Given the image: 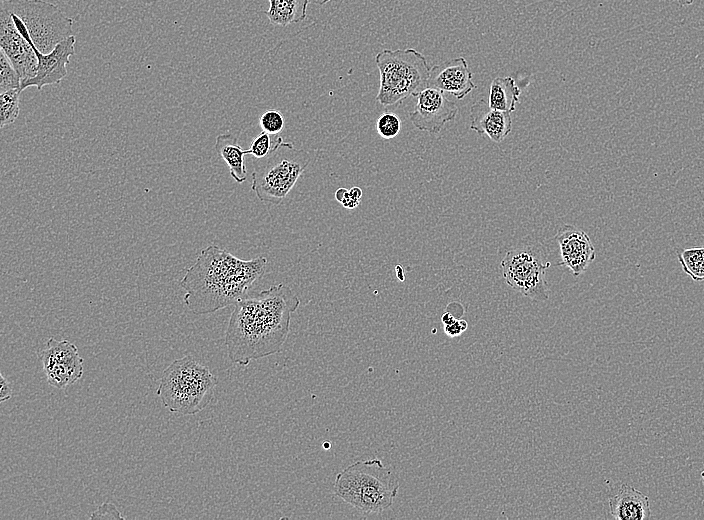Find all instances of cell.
<instances>
[{"label":"cell","mask_w":704,"mask_h":520,"mask_svg":"<svg viewBox=\"0 0 704 520\" xmlns=\"http://www.w3.org/2000/svg\"><path fill=\"white\" fill-rule=\"evenodd\" d=\"M20 88L7 90L0 93V125L3 128L16 121L20 111Z\"/></svg>","instance_id":"22"},{"label":"cell","mask_w":704,"mask_h":520,"mask_svg":"<svg viewBox=\"0 0 704 520\" xmlns=\"http://www.w3.org/2000/svg\"><path fill=\"white\" fill-rule=\"evenodd\" d=\"M39 358L48 384L57 389L74 384L83 375V359L77 346L68 340L49 338Z\"/></svg>","instance_id":"9"},{"label":"cell","mask_w":704,"mask_h":520,"mask_svg":"<svg viewBox=\"0 0 704 520\" xmlns=\"http://www.w3.org/2000/svg\"><path fill=\"white\" fill-rule=\"evenodd\" d=\"M120 511L113 503L105 502L98 506L92 513L90 519H124Z\"/></svg>","instance_id":"26"},{"label":"cell","mask_w":704,"mask_h":520,"mask_svg":"<svg viewBox=\"0 0 704 520\" xmlns=\"http://www.w3.org/2000/svg\"><path fill=\"white\" fill-rule=\"evenodd\" d=\"M0 46L21 78V85L37 72L38 59L34 45L17 30L11 13L0 9Z\"/></svg>","instance_id":"10"},{"label":"cell","mask_w":704,"mask_h":520,"mask_svg":"<svg viewBox=\"0 0 704 520\" xmlns=\"http://www.w3.org/2000/svg\"><path fill=\"white\" fill-rule=\"evenodd\" d=\"M349 193L353 198H355L357 200H360L362 197V189L357 186H354L351 189H349Z\"/></svg>","instance_id":"30"},{"label":"cell","mask_w":704,"mask_h":520,"mask_svg":"<svg viewBox=\"0 0 704 520\" xmlns=\"http://www.w3.org/2000/svg\"><path fill=\"white\" fill-rule=\"evenodd\" d=\"M682 270L694 281H704V247H690L676 252Z\"/></svg>","instance_id":"20"},{"label":"cell","mask_w":704,"mask_h":520,"mask_svg":"<svg viewBox=\"0 0 704 520\" xmlns=\"http://www.w3.org/2000/svg\"><path fill=\"white\" fill-rule=\"evenodd\" d=\"M259 125L262 131L271 134H280L284 129L285 120L280 111L267 110L261 115Z\"/></svg>","instance_id":"25"},{"label":"cell","mask_w":704,"mask_h":520,"mask_svg":"<svg viewBox=\"0 0 704 520\" xmlns=\"http://www.w3.org/2000/svg\"><path fill=\"white\" fill-rule=\"evenodd\" d=\"M401 129L399 117L392 112H384L376 120V131L383 139L396 137Z\"/></svg>","instance_id":"24"},{"label":"cell","mask_w":704,"mask_h":520,"mask_svg":"<svg viewBox=\"0 0 704 520\" xmlns=\"http://www.w3.org/2000/svg\"><path fill=\"white\" fill-rule=\"evenodd\" d=\"M1 387H0V402H4L6 400H9L12 396V388L11 384L8 382V380L5 378V376L1 373Z\"/></svg>","instance_id":"29"},{"label":"cell","mask_w":704,"mask_h":520,"mask_svg":"<svg viewBox=\"0 0 704 520\" xmlns=\"http://www.w3.org/2000/svg\"><path fill=\"white\" fill-rule=\"evenodd\" d=\"M251 190L267 205H279L311 162L310 154L285 142L273 154L257 159Z\"/></svg>","instance_id":"6"},{"label":"cell","mask_w":704,"mask_h":520,"mask_svg":"<svg viewBox=\"0 0 704 520\" xmlns=\"http://www.w3.org/2000/svg\"><path fill=\"white\" fill-rule=\"evenodd\" d=\"M335 199L347 209H354L360 204V200L353 198L346 188L337 189Z\"/></svg>","instance_id":"27"},{"label":"cell","mask_w":704,"mask_h":520,"mask_svg":"<svg viewBox=\"0 0 704 520\" xmlns=\"http://www.w3.org/2000/svg\"><path fill=\"white\" fill-rule=\"evenodd\" d=\"M375 62L380 74L376 100L384 107H395L428 87L431 68L426 57L413 48L384 49Z\"/></svg>","instance_id":"5"},{"label":"cell","mask_w":704,"mask_h":520,"mask_svg":"<svg viewBox=\"0 0 704 520\" xmlns=\"http://www.w3.org/2000/svg\"><path fill=\"white\" fill-rule=\"evenodd\" d=\"M680 6L691 5L694 0H677Z\"/></svg>","instance_id":"31"},{"label":"cell","mask_w":704,"mask_h":520,"mask_svg":"<svg viewBox=\"0 0 704 520\" xmlns=\"http://www.w3.org/2000/svg\"><path fill=\"white\" fill-rule=\"evenodd\" d=\"M300 300L288 286L279 283L256 297L239 300L225 333L229 359L247 366L281 351L290 331L291 313Z\"/></svg>","instance_id":"1"},{"label":"cell","mask_w":704,"mask_h":520,"mask_svg":"<svg viewBox=\"0 0 704 520\" xmlns=\"http://www.w3.org/2000/svg\"><path fill=\"white\" fill-rule=\"evenodd\" d=\"M468 328V323L463 319L456 318L449 324L444 325V332L450 337H456Z\"/></svg>","instance_id":"28"},{"label":"cell","mask_w":704,"mask_h":520,"mask_svg":"<svg viewBox=\"0 0 704 520\" xmlns=\"http://www.w3.org/2000/svg\"><path fill=\"white\" fill-rule=\"evenodd\" d=\"M471 117L469 128L495 143L502 142L512 130L510 112L492 109L484 99L472 106Z\"/></svg>","instance_id":"15"},{"label":"cell","mask_w":704,"mask_h":520,"mask_svg":"<svg viewBox=\"0 0 704 520\" xmlns=\"http://www.w3.org/2000/svg\"><path fill=\"white\" fill-rule=\"evenodd\" d=\"M555 239L561 256L558 265L567 267L574 276L583 273L596 257V251L589 236L573 225L567 224L560 227Z\"/></svg>","instance_id":"12"},{"label":"cell","mask_w":704,"mask_h":520,"mask_svg":"<svg viewBox=\"0 0 704 520\" xmlns=\"http://www.w3.org/2000/svg\"><path fill=\"white\" fill-rule=\"evenodd\" d=\"M1 7L24 24L35 48L47 54L72 36L73 19L56 5L43 0H1Z\"/></svg>","instance_id":"7"},{"label":"cell","mask_w":704,"mask_h":520,"mask_svg":"<svg viewBox=\"0 0 704 520\" xmlns=\"http://www.w3.org/2000/svg\"><path fill=\"white\" fill-rule=\"evenodd\" d=\"M398 489L397 478L378 458L347 466L334 482V492L339 498L366 513L388 509Z\"/></svg>","instance_id":"3"},{"label":"cell","mask_w":704,"mask_h":520,"mask_svg":"<svg viewBox=\"0 0 704 520\" xmlns=\"http://www.w3.org/2000/svg\"><path fill=\"white\" fill-rule=\"evenodd\" d=\"M428 87L463 99L476 85L472 81V73L465 58L457 57L431 68Z\"/></svg>","instance_id":"14"},{"label":"cell","mask_w":704,"mask_h":520,"mask_svg":"<svg viewBox=\"0 0 704 520\" xmlns=\"http://www.w3.org/2000/svg\"><path fill=\"white\" fill-rule=\"evenodd\" d=\"M609 510L617 520H646L651 518L647 495L634 487L623 485L609 498Z\"/></svg>","instance_id":"16"},{"label":"cell","mask_w":704,"mask_h":520,"mask_svg":"<svg viewBox=\"0 0 704 520\" xmlns=\"http://www.w3.org/2000/svg\"><path fill=\"white\" fill-rule=\"evenodd\" d=\"M284 143L280 134L262 131L253 139L247 153L256 159H262L276 152Z\"/></svg>","instance_id":"21"},{"label":"cell","mask_w":704,"mask_h":520,"mask_svg":"<svg viewBox=\"0 0 704 520\" xmlns=\"http://www.w3.org/2000/svg\"><path fill=\"white\" fill-rule=\"evenodd\" d=\"M544 247L540 244H526L509 250L500 263L503 278L507 285L523 296L535 301H546L549 288L546 270L550 267Z\"/></svg>","instance_id":"8"},{"label":"cell","mask_w":704,"mask_h":520,"mask_svg":"<svg viewBox=\"0 0 704 520\" xmlns=\"http://www.w3.org/2000/svg\"><path fill=\"white\" fill-rule=\"evenodd\" d=\"M75 36L63 40L49 53L34 50L38 59V68L35 76L21 85V90L35 86L41 90L45 85L58 84L67 75L66 66L70 57L75 54Z\"/></svg>","instance_id":"13"},{"label":"cell","mask_w":704,"mask_h":520,"mask_svg":"<svg viewBox=\"0 0 704 520\" xmlns=\"http://www.w3.org/2000/svg\"><path fill=\"white\" fill-rule=\"evenodd\" d=\"M417 103L409 115L412 124L419 130L437 134L443 126L453 121L458 113L457 105L444 92L426 87L415 95Z\"/></svg>","instance_id":"11"},{"label":"cell","mask_w":704,"mask_h":520,"mask_svg":"<svg viewBox=\"0 0 704 520\" xmlns=\"http://www.w3.org/2000/svg\"><path fill=\"white\" fill-rule=\"evenodd\" d=\"M215 150L227 164L231 177L239 184L245 182L247 169L244 164V156L248 153L239 145L238 137L231 133L218 135L215 141Z\"/></svg>","instance_id":"17"},{"label":"cell","mask_w":704,"mask_h":520,"mask_svg":"<svg viewBox=\"0 0 704 520\" xmlns=\"http://www.w3.org/2000/svg\"><path fill=\"white\" fill-rule=\"evenodd\" d=\"M701 478H702V482H703V485H704V470L701 472Z\"/></svg>","instance_id":"33"},{"label":"cell","mask_w":704,"mask_h":520,"mask_svg":"<svg viewBox=\"0 0 704 520\" xmlns=\"http://www.w3.org/2000/svg\"><path fill=\"white\" fill-rule=\"evenodd\" d=\"M267 259L242 260L216 245L204 248L180 281L183 301L194 314L213 313L246 297L265 273Z\"/></svg>","instance_id":"2"},{"label":"cell","mask_w":704,"mask_h":520,"mask_svg":"<svg viewBox=\"0 0 704 520\" xmlns=\"http://www.w3.org/2000/svg\"><path fill=\"white\" fill-rule=\"evenodd\" d=\"M269 9L265 11L269 21L274 25L287 26L305 20L309 0H268Z\"/></svg>","instance_id":"18"},{"label":"cell","mask_w":704,"mask_h":520,"mask_svg":"<svg viewBox=\"0 0 704 520\" xmlns=\"http://www.w3.org/2000/svg\"><path fill=\"white\" fill-rule=\"evenodd\" d=\"M520 89L512 77H496L490 86L488 105L500 111L513 112L519 103Z\"/></svg>","instance_id":"19"},{"label":"cell","mask_w":704,"mask_h":520,"mask_svg":"<svg viewBox=\"0 0 704 520\" xmlns=\"http://www.w3.org/2000/svg\"><path fill=\"white\" fill-rule=\"evenodd\" d=\"M217 378L191 355L175 359L162 373L157 394L165 408L194 415L211 401Z\"/></svg>","instance_id":"4"},{"label":"cell","mask_w":704,"mask_h":520,"mask_svg":"<svg viewBox=\"0 0 704 520\" xmlns=\"http://www.w3.org/2000/svg\"><path fill=\"white\" fill-rule=\"evenodd\" d=\"M312 1H314L316 4L324 5L331 0H312Z\"/></svg>","instance_id":"32"},{"label":"cell","mask_w":704,"mask_h":520,"mask_svg":"<svg viewBox=\"0 0 704 520\" xmlns=\"http://www.w3.org/2000/svg\"><path fill=\"white\" fill-rule=\"evenodd\" d=\"M21 89V78L12 63L3 52L0 51V91L4 92L11 89Z\"/></svg>","instance_id":"23"}]
</instances>
